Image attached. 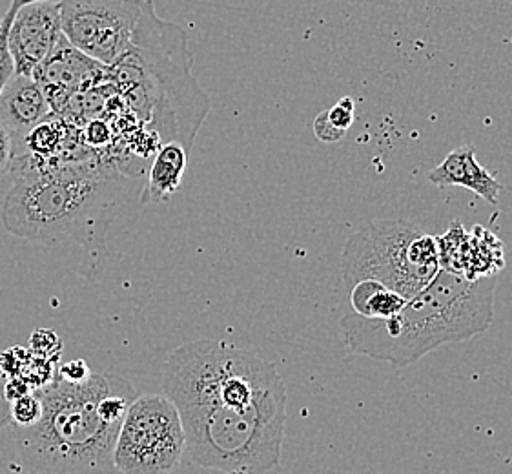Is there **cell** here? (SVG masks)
Returning a JSON list of instances; mask_svg holds the SVG:
<instances>
[{
	"label": "cell",
	"mask_w": 512,
	"mask_h": 474,
	"mask_svg": "<svg viewBox=\"0 0 512 474\" xmlns=\"http://www.w3.org/2000/svg\"><path fill=\"white\" fill-rule=\"evenodd\" d=\"M53 347L62 349L61 340H59V336H57L55 332L42 329L33 332V336H31V349H33V354H39L41 358L46 356V360L55 361L59 354L53 352Z\"/></svg>",
	"instance_id": "18"
},
{
	"label": "cell",
	"mask_w": 512,
	"mask_h": 474,
	"mask_svg": "<svg viewBox=\"0 0 512 474\" xmlns=\"http://www.w3.org/2000/svg\"><path fill=\"white\" fill-rule=\"evenodd\" d=\"M39 422L15 427V453L26 474H119L113 464L117 434L137 392L117 374H92L84 383L59 376L33 391Z\"/></svg>",
	"instance_id": "1"
},
{
	"label": "cell",
	"mask_w": 512,
	"mask_h": 474,
	"mask_svg": "<svg viewBox=\"0 0 512 474\" xmlns=\"http://www.w3.org/2000/svg\"><path fill=\"white\" fill-rule=\"evenodd\" d=\"M228 474H246V473H243V471H234V473H228Z\"/></svg>",
	"instance_id": "23"
},
{
	"label": "cell",
	"mask_w": 512,
	"mask_h": 474,
	"mask_svg": "<svg viewBox=\"0 0 512 474\" xmlns=\"http://www.w3.org/2000/svg\"><path fill=\"white\" fill-rule=\"evenodd\" d=\"M13 19H15V15H11L8 11L0 19V95H2L4 88L8 86L11 79H13V75H15V62H13L10 46H8V37H10Z\"/></svg>",
	"instance_id": "17"
},
{
	"label": "cell",
	"mask_w": 512,
	"mask_h": 474,
	"mask_svg": "<svg viewBox=\"0 0 512 474\" xmlns=\"http://www.w3.org/2000/svg\"><path fill=\"white\" fill-rule=\"evenodd\" d=\"M93 372L90 371L88 363L84 360H72L64 363L61 369L57 371V376L62 382L66 383H84L92 378Z\"/></svg>",
	"instance_id": "19"
},
{
	"label": "cell",
	"mask_w": 512,
	"mask_h": 474,
	"mask_svg": "<svg viewBox=\"0 0 512 474\" xmlns=\"http://www.w3.org/2000/svg\"><path fill=\"white\" fill-rule=\"evenodd\" d=\"M185 453V431L174 403L164 394L137 396L115 442L113 464L119 474H172Z\"/></svg>",
	"instance_id": "6"
},
{
	"label": "cell",
	"mask_w": 512,
	"mask_h": 474,
	"mask_svg": "<svg viewBox=\"0 0 512 474\" xmlns=\"http://www.w3.org/2000/svg\"><path fill=\"white\" fill-rule=\"evenodd\" d=\"M432 185L447 188V186H463L469 188L483 201L498 205V197L502 192V183L492 176L485 166L476 159V148L472 145H463L454 148L451 154L443 159V163L436 166L429 174Z\"/></svg>",
	"instance_id": "11"
},
{
	"label": "cell",
	"mask_w": 512,
	"mask_h": 474,
	"mask_svg": "<svg viewBox=\"0 0 512 474\" xmlns=\"http://www.w3.org/2000/svg\"><path fill=\"white\" fill-rule=\"evenodd\" d=\"M52 106L33 77L13 75L0 95V124L10 132L13 148L39 124L52 119Z\"/></svg>",
	"instance_id": "10"
},
{
	"label": "cell",
	"mask_w": 512,
	"mask_h": 474,
	"mask_svg": "<svg viewBox=\"0 0 512 474\" xmlns=\"http://www.w3.org/2000/svg\"><path fill=\"white\" fill-rule=\"evenodd\" d=\"M86 141L97 146L108 143V141H110V130H108V126L101 123V121L90 123L88 130H86Z\"/></svg>",
	"instance_id": "21"
},
{
	"label": "cell",
	"mask_w": 512,
	"mask_h": 474,
	"mask_svg": "<svg viewBox=\"0 0 512 474\" xmlns=\"http://www.w3.org/2000/svg\"><path fill=\"white\" fill-rule=\"evenodd\" d=\"M352 124H354V101L350 97H343L336 106H332L330 110L316 117L314 134L323 143H336L347 134Z\"/></svg>",
	"instance_id": "15"
},
{
	"label": "cell",
	"mask_w": 512,
	"mask_h": 474,
	"mask_svg": "<svg viewBox=\"0 0 512 474\" xmlns=\"http://www.w3.org/2000/svg\"><path fill=\"white\" fill-rule=\"evenodd\" d=\"M347 287L359 281L414 298L440 272L436 237L403 219H363L352 228L341 258Z\"/></svg>",
	"instance_id": "5"
},
{
	"label": "cell",
	"mask_w": 512,
	"mask_h": 474,
	"mask_svg": "<svg viewBox=\"0 0 512 474\" xmlns=\"http://www.w3.org/2000/svg\"><path fill=\"white\" fill-rule=\"evenodd\" d=\"M62 37L59 2H39L17 11L8 37L15 75L33 77L35 70L52 55Z\"/></svg>",
	"instance_id": "8"
},
{
	"label": "cell",
	"mask_w": 512,
	"mask_h": 474,
	"mask_svg": "<svg viewBox=\"0 0 512 474\" xmlns=\"http://www.w3.org/2000/svg\"><path fill=\"white\" fill-rule=\"evenodd\" d=\"M502 243L485 228L476 227L467 237L465 252L461 258L460 276L476 279L494 278L503 267Z\"/></svg>",
	"instance_id": "13"
},
{
	"label": "cell",
	"mask_w": 512,
	"mask_h": 474,
	"mask_svg": "<svg viewBox=\"0 0 512 474\" xmlns=\"http://www.w3.org/2000/svg\"><path fill=\"white\" fill-rule=\"evenodd\" d=\"M494 290V278L471 281L441 268L392 318L369 320L347 312L339 323L343 340L356 354L403 369L441 345L472 340L489 329Z\"/></svg>",
	"instance_id": "2"
},
{
	"label": "cell",
	"mask_w": 512,
	"mask_h": 474,
	"mask_svg": "<svg viewBox=\"0 0 512 474\" xmlns=\"http://www.w3.org/2000/svg\"><path fill=\"white\" fill-rule=\"evenodd\" d=\"M349 303L352 314L369 320H387L407 305V299L398 292L389 290L378 281H359L349 289Z\"/></svg>",
	"instance_id": "14"
},
{
	"label": "cell",
	"mask_w": 512,
	"mask_h": 474,
	"mask_svg": "<svg viewBox=\"0 0 512 474\" xmlns=\"http://www.w3.org/2000/svg\"><path fill=\"white\" fill-rule=\"evenodd\" d=\"M39 2H59V0H11L8 13H11V15H17V11L22 10V8L31 6V4H39Z\"/></svg>",
	"instance_id": "22"
},
{
	"label": "cell",
	"mask_w": 512,
	"mask_h": 474,
	"mask_svg": "<svg viewBox=\"0 0 512 474\" xmlns=\"http://www.w3.org/2000/svg\"><path fill=\"white\" fill-rule=\"evenodd\" d=\"M104 77H110V68L79 52L66 37H62L52 55L33 73V79L41 84L48 97L53 114L61 112L73 95Z\"/></svg>",
	"instance_id": "9"
},
{
	"label": "cell",
	"mask_w": 512,
	"mask_h": 474,
	"mask_svg": "<svg viewBox=\"0 0 512 474\" xmlns=\"http://www.w3.org/2000/svg\"><path fill=\"white\" fill-rule=\"evenodd\" d=\"M143 192V183L115 172L59 168L50 176L17 179L2 203V221L26 241L92 245L126 208L143 207Z\"/></svg>",
	"instance_id": "4"
},
{
	"label": "cell",
	"mask_w": 512,
	"mask_h": 474,
	"mask_svg": "<svg viewBox=\"0 0 512 474\" xmlns=\"http://www.w3.org/2000/svg\"><path fill=\"white\" fill-rule=\"evenodd\" d=\"M188 166V152L179 143H164L155 152L154 163L148 170L143 203H163L174 196L183 183Z\"/></svg>",
	"instance_id": "12"
},
{
	"label": "cell",
	"mask_w": 512,
	"mask_h": 474,
	"mask_svg": "<svg viewBox=\"0 0 512 474\" xmlns=\"http://www.w3.org/2000/svg\"><path fill=\"white\" fill-rule=\"evenodd\" d=\"M11 163H13V139L10 132L0 124V179L10 176Z\"/></svg>",
	"instance_id": "20"
},
{
	"label": "cell",
	"mask_w": 512,
	"mask_h": 474,
	"mask_svg": "<svg viewBox=\"0 0 512 474\" xmlns=\"http://www.w3.org/2000/svg\"><path fill=\"white\" fill-rule=\"evenodd\" d=\"M192 62L185 31L163 21L146 0L132 48L110 68V79L161 145L179 143L188 154L210 114V99L192 75Z\"/></svg>",
	"instance_id": "3"
},
{
	"label": "cell",
	"mask_w": 512,
	"mask_h": 474,
	"mask_svg": "<svg viewBox=\"0 0 512 474\" xmlns=\"http://www.w3.org/2000/svg\"><path fill=\"white\" fill-rule=\"evenodd\" d=\"M146 0H59L64 37L79 52L112 68L132 48Z\"/></svg>",
	"instance_id": "7"
},
{
	"label": "cell",
	"mask_w": 512,
	"mask_h": 474,
	"mask_svg": "<svg viewBox=\"0 0 512 474\" xmlns=\"http://www.w3.org/2000/svg\"><path fill=\"white\" fill-rule=\"evenodd\" d=\"M41 416L42 403L35 392L22 396L11 405V420H13V425L19 427V429H26V427L35 425L39 422Z\"/></svg>",
	"instance_id": "16"
}]
</instances>
